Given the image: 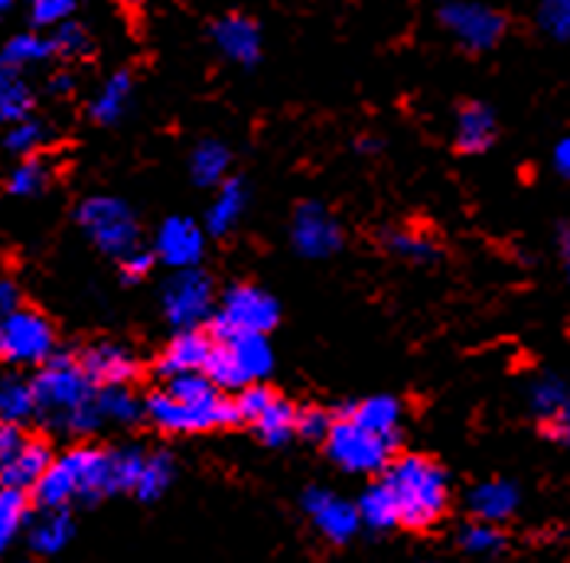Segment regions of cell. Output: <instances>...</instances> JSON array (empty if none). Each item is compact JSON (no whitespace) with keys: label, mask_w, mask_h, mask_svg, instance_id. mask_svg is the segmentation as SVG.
Here are the masks:
<instances>
[{"label":"cell","mask_w":570,"mask_h":563,"mask_svg":"<svg viewBox=\"0 0 570 563\" xmlns=\"http://www.w3.org/2000/svg\"><path fill=\"white\" fill-rule=\"evenodd\" d=\"M274 368V348L267 336H235L213 343L203 375L219 391H242L262 385Z\"/></svg>","instance_id":"5"},{"label":"cell","mask_w":570,"mask_h":563,"mask_svg":"<svg viewBox=\"0 0 570 563\" xmlns=\"http://www.w3.org/2000/svg\"><path fill=\"white\" fill-rule=\"evenodd\" d=\"M43 512H69L72 502L95 505L108 495V450L76 446L49 463L40 482L30 488Z\"/></svg>","instance_id":"4"},{"label":"cell","mask_w":570,"mask_h":563,"mask_svg":"<svg viewBox=\"0 0 570 563\" xmlns=\"http://www.w3.org/2000/svg\"><path fill=\"white\" fill-rule=\"evenodd\" d=\"M528 407L538 414L541 424L558 421V417H570V394L561 375H541L531 382L528 388Z\"/></svg>","instance_id":"25"},{"label":"cell","mask_w":570,"mask_h":563,"mask_svg":"<svg viewBox=\"0 0 570 563\" xmlns=\"http://www.w3.org/2000/svg\"><path fill=\"white\" fill-rule=\"evenodd\" d=\"M49 179H52V170H49V164H46L43 157H27L20 167H13V174L7 179V192L10 196H40L46 192V186H49Z\"/></svg>","instance_id":"37"},{"label":"cell","mask_w":570,"mask_h":563,"mask_svg":"<svg viewBox=\"0 0 570 563\" xmlns=\"http://www.w3.org/2000/svg\"><path fill=\"white\" fill-rule=\"evenodd\" d=\"M355 515L358 524L372 527V531H392L397 527V505L389 492L385 482H375L362 492V498L355 502Z\"/></svg>","instance_id":"28"},{"label":"cell","mask_w":570,"mask_h":563,"mask_svg":"<svg viewBox=\"0 0 570 563\" xmlns=\"http://www.w3.org/2000/svg\"><path fill=\"white\" fill-rule=\"evenodd\" d=\"M144 414L164 434H206L238 424L232 397H222V391L206 375L170 378L167 388L154 391L144 401Z\"/></svg>","instance_id":"2"},{"label":"cell","mask_w":570,"mask_h":563,"mask_svg":"<svg viewBox=\"0 0 570 563\" xmlns=\"http://www.w3.org/2000/svg\"><path fill=\"white\" fill-rule=\"evenodd\" d=\"M33 385V404L40 424L56 434L82 436L101 427V417L95 411V394L79 365V355L72 352H56L43 368L37 372Z\"/></svg>","instance_id":"1"},{"label":"cell","mask_w":570,"mask_h":563,"mask_svg":"<svg viewBox=\"0 0 570 563\" xmlns=\"http://www.w3.org/2000/svg\"><path fill=\"white\" fill-rule=\"evenodd\" d=\"M340 417H350L352 424L379 436H401V401L392 394H379V397H365L358 404H350L340 411Z\"/></svg>","instance_id":"20"},{"label":"cell","mask_w":570,"mask_h":563,"mask_svg":"<svg viewBox=\"0 0 570 563\" xmlns=\"http://www.w3.org/2000/svg\"><path fill=\"white\" fill-rule=\"evenodd\" d=\"M209 352H213V339L209 333H199V329H183L170 339V346L160 352L157 358V375L160 378H179V375H203L206 362H209Z\"/></svg>","instance_id":"17"},{"label":"cell","mask_w":570,"mask_h":563,"mask_svg":"<svg viewBox=\"0 0 570 563\" xmlns=\"http://www.w3.org/2000/svg\"><path fill=\"white\" fill-rule=\"evenodd\" d=\"M519 502H522V492L509 478H485L476 488H470V495H466L470 515L480 524H492V527L512 518L519 512Z\"/></svg>","instance_id":"19"},{"label":"cell","mask_w":570,"mask_h":563,"mask_svg":"<svg viewBox=\"0 0 570 563\" xmlns=\"http://www.w3.org/2000/svg\"><path fill=\"white\" fill-rule=\"evenodd\" d=\"M176 476V460L167 453V450H157L144 460V470H140V478L134 485L137 498L140 502H157L170 485H174Z\"/></svg>","instance_id":"30"},{"label":"cell","mask_w":570,"mask_h":563,"mask_svg":"<svg viewBox=\"0 0 570 563\" xmlns=\"http://www.w3.org/2000/svg\"><path fill=\"white\" fill-rule=\"evenodd\" d=\"M213 304H216V284L199 267L174 270L160 287V306L179 333L199 329V323L213 316Z\"/></svg>","instance_id":"10"},{"label":"cell","mask_w":570,"mask_h":563,"mask_svg":"<svg viewBox=\"0 0 570 563\" xmlns=\"http://www.w3.org/2000/svg\"><path fill=\"white\" fill-rule=\"evenodd\" d=\"M72 13H76L72 0H37L30 10V23L33 30H56L59 23L72 20Z\"/></svg>","instance_id":"42"},{"label":"cell","mask_w":570,"mask_h":563,"mask_svg":"<svg viewBox=\"0 0 570 563\" xmlns=\"http://www.w3.org/2000/svg\"><path fill=\"white\" fill-rule=\"evenodd\" d=\"M358 150H362V154H372V150H379V140H358Z\"/></svg>","instance_id":"50"},{"label":"cell","mask_w":570,"mask_h":563,"mask_svg":"<svg viewBox=\"0 0 570 563\" xmlns=\"http://www.w3.org/2000/svg\"><path fill=\"white\" fill-rule=\"evenodd\" d=\"M460 547L466 554H476V557H492L505 547V534L492 524H480V521H470L463 524L460 531Z\"/></svg>","instance_id":"39"},{"label":"cell","mask_w":570,"mask_h":563,"mask_svg":"<svg viewBox=\"0 0 570 563\" xmlns=\"http://www.w3.org/2000/svg\"><path fill=\"white\" fill-rule=\"evenodd\" d=\"M382 241H385V248L397 255V258L404 260H414V264H428V260H438L440 258V248L434 238H428V235H421V231H407V228H389V231H382Z\"/></svg>","instance_id":"35"},{"label":"cell","mask_w":570,"mask_h":563,"mask_svg":"<svg viewBox=\"0 0 570 563\" xmlns=\"http://www.w3.org/2000/svg\"><path fill=\"white\" fill-rule=\"evenodd\" d=\"M17 306H20V290H17V284H13L7 274H0V326H3V319H7Z\"/></svg>","instance_id":"46"},{"label":"cell","mask_w":570,"mask_h":563,"mask_svg":"<svg viewBox=\"0 0 570 563\" xmlns=\"http://www.w3.org/2000/svg\"><path fill=\"white\" fill-rule=\"evenodd\" d=\"M131 88L134 79L131 72H115L101 91L95 95V101L88 105V115H91V121L95 125H115V121H121V115L128 111V101H131Z\"/></svg>","instance_id":"26"},{"label":"cell","mask_w":570,"mask_h":563,"mask_svg":"<svg viewBox=\"0 0 570 563\" xmlns=\"http://www.w3.org/2000/svg\"><path fill=\"white\" fill-rule=\"evenodd\" d=\"M76 534V524H72V515L69 512H43L40 518L33 521L27 541L33 547V554H43V557H52L59 554Z\"/></svg>","instance_id":"27"},{"label":"cell","mask_w":570,"mask_h":563,"mask_svg":"<svg viewBox=\"0 0 570 563\" xmlns=\"http://www.w3.org/2000/svg\"><path fill=\"white\" fill-rule=\"evenodd\" d=\"M228 167H232V154L222 140L196 144L189 157V174L196 179V186H222L228 179Z\"/></svg>","instance_id":"29"},{"label":"cell","mask_w":570,"mask_h":563,"mask_svg":"<svg viewBox=\"0 0 570 563\" xmlns=\"http://www.w3.org/2000/svg\"><path fill=\"white\" fill-rule=\"evenodd\" d=\"M333 427V414L323 411V407H304L297 411V424H294V434L304 436L309 443H326Z\"/></svg>","instance_id":"44"},{"label":"cell","mask_w":570,"mask_h":563,"mask_svg":"<svg viewBox=\"0 0 570 563\" xmlns=\"http://www.w3.org/2000/svg\"><path fill=\"white\" fill-rule=\"evenodd\" d=\"M538 27L548 33V37H554V40H568L570 37V3L568 0H548V3H541V10H538Z\"/></svg>","instance_id":"43"},{"label":"cell","mask_w":570,"mask_h":563,"mask_svg":"<svg viewBox=\"0 0 570 563\" xmlns=\"http://www.w3.org/2000/svg\"><path fill=\"white\" fill-rule=\"evenodd\" d=\"M401 446V436H379L350 417L333 421L330 436H326V453L330 460L352 476H375L385 473L389 463L395 460V450Z\"/></svg>","instance_id":"8"},{"label":"cell","mask_w":570,"mask_h":563,"mask_svg":"<svg viewBox=\"0 0 570 563\" xmlns=\"http://www.w3.org/2000/svg\"><path fill=\"white\" fill-rule=\"evenodd\" d=\"M56 355V329L40 309L17 306L0 326V358L10 365H46Z\"/></svg>","instance_id":"9"},{"label":"cell","mask_w":570,"mask_h":563,"mask_svg":"<svg viewBox=\"0 0 570 563\" xmlns=\"http://www.w3.org/2000/svg\"><path fill=\"white\" fill-rule=\"evenodd\" d=\"M154 264H157V258H154L150 251L137 248L128 258H121V280H125V284H140V280L154 270Z\"/></svg>","instance_id":"45"},{"label":"cell","mask_w":570,"mask_h":563,"mask_svg":"<svg viewBox=\"0 0 570 563\" xmlns=\"http://www.w3.org/2000/svg\"><path fill=\"white\" fill-rule=\"evenodd\" d=\"M213 40L238 66H255L262 59V27L245 13H225L213 23Z\"/></svg>","instance_id":"18"},{"label":"cell","mask_w":570,"mask_h":563,"mask_svg":"<svg viewBox=\"0 0 570 563\" xmlns=\"http://www.w3.org/2000/svg\"><path fill=\"white\" fill-rule=\"evenodd\" d=\"M30 512V498L23 492L13 488H0V551H7L13 544V537L20 534L23 521Z\"/></svg>","instance_id":"38"},{"label":"cell","mask_w":570,"mask_h":563,"mask_svg":"<svg viewBox=\"0 0 570 563\" xmlns=\"http://www.w3.org/2000/svg\"><path fill=\"white\" fill-rule=\"evenodd\" d=\"M95 411H98L101 424L111 421V424L128 427V424H134L144 414V404L128 388H98V394H95Z\"/></svg>","instance_id":"34"},{"label":"cell","mask_w":570,"mask_h":563,"mask_svg":"<svg viewBox=\"0 0 570 563\" xmlns=\"http://www.w3.org/2000/svg\"><path fill=\"white\" fill-rule=\"evenodd\" d=\"M495 115L483 101H470L456 115V147L463 154H485L495 144Z\"/></svg>","instance_id":"21"},{"label":"cell","mask_w":570,"mask_h":563,"mask_svg":"<svg viewBox=\"0 0 570 563\" xmlns=\"http://www.w3.org/2000/svg\"><path fill=\"white\" fill-rule=\"evenodd\" d=\"M440 23L443 30L470 52H485L499 43L509 30L505 13L483 7V3H443L440 7Z\"/></svg>","instance_id":"12"},{"label":"cell","mask_w":570,"mask_h":563,"mask_svg":"<svg viewBox=\"0 0 570 563\" xmlns=\"http://www.w3.org/2000/svg\"><path fill=\"white\" fill-rule=\"evenodd\" d=\"M49 46H52V52H59V56H82V52H88L91 40H88V30L82 23L66 20V23H59V27L52 30Z\"/></svg>","instance_id":"41"},{"label":"cell","mask_w":570,"mask_h":563,"mask_svg":"<svg viewBox=\"0 0 570 563\" xmlns=\"http://www.w3.org/2000/svg\"><path fill=\"white\" fill-rule=\"evenodd\" d=\"M72 88H76V79L69 72H59V76L49 79V95H69Z\"/></svg>","instance_id":"48"},{"label":"cell","mask_w":570,"mask_h":563,"mask_svg":"<svg viewBox=\"0 0 570 563\" xmlns=\"http://www.w3.org/2000/svg\"><path fill=\"white\" fill-rule=\"evenodd\" d=\"M382 482L389 485L395 498L397 524L411 531H428L443 518L446 502H450V478L440 463L407 453L389 463Z\"/></svg>","instance_id":"3"},{"label":"cell","mask_w":570,"mask_h":563,"mask_svg":"<svg viewBox=\"0 0 570 563\" xmlns=\"http://www.w3.org/2000/svg\"><path fill=\"white\" fill-rule=\"evenodd\" d=\"M7 10H10V0H0V17H3Z\"/></svg>","instance_id":"51"},{"label":"cell","mask_w":570,"mask_h":563,"mask_svg":"<svg viewBox=\"0 0 570 563\" xmlns=\"http://www.w3.org/2000/svg\"><path fill=\"white\" fill-rule=\"evenodd\" d=\"M49 56H52V46H49V37H43V33H17L0 49V62L10 66V69H20V72L27 66L46 62Z\"/></svg>","instance_id":"33"},{"label":"cell","mask_w":570,"mask_h":563,"mask_svg":"<svg viewBox=\"0 0 570 563\" xmlns=\"http://www.w3.org/2000/svg\"><path fill=\"white\" fill-rule=\"evenodd\" d=\"M144 450L140 446H118L108 450V495L111 492H134L140 470H144Z\"/></svg>","instance_id":"32"},{"label":"cell","mask_w":570,"mask_h":563,"mask_svg":"<svg viewBox=\"0 0 570 563\" xmlns=\"http://www.w3.org/2000/svg\"><path fill=\"white\" fill-rule=\"evenodd\" d=\"M245 209H248V186L242 182V179H225L219 186V192H216V199H213V206H209V213H206V235H228L242 216H245Z\"/></svg>","instance_id":"22"},{"label":"cell","mask_w":570,"mask_h":563,"mask_svg":"<svg viewBox=\"0 0 570 563\" xmlns=\"http://www.w3.org/2000/svg\"><path fill=\"white\" fill-rule=\"evenodd\" d=\"M281 323V304L258 284H232L222 294L219 313L209 319V339H235V336H267Z\"/></svg>","instance_id":"6"},{"label":"cell","mask_w":570,"mask_h":563,"mask_svg":"<svg viewBox=\"0 0 570 563\" xmlns=\"http://www.w3.org/2000/svg\"><path fill=\"white\" fill-rule=\"evenodd\" d=\"M52 463V450L46 439L23 434V427L0 424V488L30 492Z\"/></svg>","instance_id":"11"},{"label":"cell","mask_w":570,"mask_h":563,"mask_svg":"<svg viewBox=\"0 0 570 563\" xmlns=\"http://www.w3.org/2000/svg\"><path fill=\"white\" fill-rule=\"evenodd\" d=\"M76 218L88 231V238L95 241V248L108 258L121 260L140 248V221L125 199L88 196L86 203H79Z\"/></svg>","instance_id":"7"},{"label":"cell","mask_w":570,"mask_h":563,"mask_svg":"<svg viewBox=\"0 0 570 563\" xmlns=\"http://www.w3.org/2000/svg\"><path fill=\"white\" fill-rule=\"evenodd\" d=\"M291 241H294V251L301 258L323 260L333 258L343 248L346 238H343V225L336 221V216L323 203H304L294 213Z\"/></svg>","instance_id":"13"},{"label":"cell","mask_w":570,"mask_h":563,"mask_svg":"<svg viewBox=\"0 0 570 563\" xmlns=\"http://www.w3.org/2000/svg\"><path fill=\"white\" fill-rule=\"evenodd\" d=\"M46 140H49V125H46L43 118H23V121H17V125H10L7 128V137H3V147L10 150V154H17V157H37V150L43 147Z\"/></svg>","instance_id":"36"},{"label":"cell","mask_w":570,"mask_h":563,"mask_svg":"<svg viewBox=\"0 0 570 563\" xmlns=\"http://www.w3.org/2000/svg\"><path fill=\"white\" fill-rule=\"evenodd\" d=\"M558 238H561V241H558V245H561V260H564V264H570V228L568 225H561V228H558Z\"/></svg>","instance_id":"49"},{"label":"cell","mask_w":570,"mask_h":563,"mask_svg":"<svg viewBox=\"0 0 570 563\" xmlns=\"http://www.w3.org/2000/svg\"><path fill=\"white\" fill-rule=\"evenodd\" d=\"M79 365L95 388H128L140 375V362L121 343H95L79 355Z\"/></svg>","instance_id":"16"},{"label":"cell","mask_w":570,"mask_h":563,"mask_svg":"<svg viewBox=\"0 0 570 563\" xmlns=\"http://www.w3.org/2000/svg\"><path fill=\"white\" fill-rule=\"evenodd\" d=\"M294 424H297V407L291 401L277 397L252 427H255L258 439L267 443V446H284V443L294 439Z\"/></svg>","instance_id":"31"},{"label":"cell","mask_w":570,"mask_h":563,"mask_svg":"<svg viewBox=\"0 0 570 563\" xmlns=\"http://www.w3.org/2000/svg\"><path fill=\"white\" fill-rule=\"evenodd\" d=\"M554 170L561 179H568L570 176V140H558V147H554Z\"/></svg>","instance_id":"47"},{"label":"cell","mask_w":570,"mask_h":563,"mask_svg":"<svg viewBox=\"0 0 570 563\" xmlns=\"http://www.w3.org/2000/svg\"><path fill=\"white\" fill-rule=\"evenodd\" d=\"M150 255L157 260H164L167 267H176V270L199 267V260L206 255V231L193 218H167L157 228V238H154V251Z\"/></svg>","instance_id":"15"},{"label":"cell","mask_w":570,"mask_h":563,"mask_svg":"<svg viewBox=\"0 0 570 563\" xmlns=\"http://www.w3.org/2000/svg\"><path fill=\"white\" fill-rule=\"evenodd\" d=\"M33 88L23 79L20 69H10L0 62V128H10L33 115Z\"/></svg>","instance_id":"23"},{"label":"cell","mask_w":570,"mask_h":563,"mask_svg":"<svg viewBox=\"0 0 570 563\" xmlns=\"http://www.w3.org/2000/svg\"><path fill=\"white\" fill-rule=\"evenodd\" d=\"M304 512L330 544H350L362 527L355 515V502H346L343 495L320 488V485L304 492Z\"/></svg>","instance_id":"14"},{"label":"cell","mask_w":570,"mask_h":563,"mask_svg":"<svg viewBox=\"0 0 570 563\" xmlns=\"http://www.w3.org/2000/svg\"><path fill=\"white\" fill-rule=\"evenodd\" d=\"M277 401V394L267 388V385H248V388L238 391V397H232V407H235V421H245V424H255L264 411Z\"/></svg>","instance_id":"40"},{"label":"cell","mask_w":570,"mask_h":563,"mask_svg":"<svg viewBox=\"0 0 570 563\" xmlns=\"http://www.w3.org/2000/svg\"><path fill=\"white\" fill-rule=\"evenodd\" d=\"M37 417L33 385L23 375H3L0 378V424L3 427H23Z\"/></svg>","instance_id":"24"}]
</instances>
